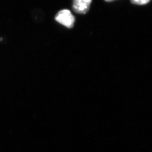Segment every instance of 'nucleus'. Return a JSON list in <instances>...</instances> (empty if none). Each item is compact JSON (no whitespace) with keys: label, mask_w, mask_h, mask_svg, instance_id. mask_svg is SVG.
<instances>
[{"label":"nucleus","mask_w":152,"mask_h":152,"mask_svg":"<svg viewBox=\"0 0 152 152\" xmlns=\"http://www.w3.org/2000/svg\"><path fill=\"white\" fill-rule=\"evenodd\" d=\"M92 0H73V9L78 14H85L89 10Z\"/></svg>","instance_id":"2"},{"label":"nucleus","mask_w":152,"mask_h":152,"mask_svg":"<svg viewBox=\"0 0 152 152\" xmlns=\"http://www.w3.org/2000/svg\"><path fill=\"white\" fill-rule=\"evenodd\" d=\"M105 1H107V2H111V1H113L115 0H104Z\"/></svg>","instance_id":"4"},{"label":"nucleus","mask_w":152,"mask_h":152,"mask_svg":"<svg viewBox=\"0 0 152 152\" xmlns=\"http://www.w3.org/2000/svg\"><path fill=\"white\" fill-rule=\"evenodd\" d=\"M55 19L68 28H73L75 21V17L68 10H60L56 15Z\"/></svg>","instance_id":"1"},{"label":"nucleus","mask_w":152,"mask_h":152,"mask_svg":"<svg viewBox=\"0 0 152 152\" xmlns=\"http://www.w3.org/2000/svg\"><path fill=\"white\" fill-rule=\"evenodd\" d=\"M132 4L137 5H144L148 4L150 0H130Z\"/></svg>","instance_id":"3"}]
</instances>
